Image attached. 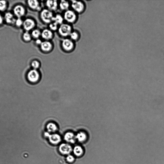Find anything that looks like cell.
Returning a JSON list of instances; mask_svg holds the SVG:
<instances>
[{
	"mask_svg": "<svg viewBox=\"0 0 164 164\" xmlns=\"http://www.w3.org/2000/svg\"><path fill=\"white\" fill-rule=\"evenodd\" d=\"M76 137L80 142H83L85 140L87 136L85 133L80 132L77 134Z\"/></svg>",
	"mask_w": 164,
	"mask_h": 164,
	"instance_id": "22",
	"label": "cell"
},
{
	"mask_svg": "<svg viewBox=\"0 0 164 164\" xmlns=\"http://www.w3.org/2000/svg\"><path fill=\"white\" fill-rule=\"evenodd\" d=\"M72 31V27L70 24L63 23L59 27L58 31L59 35L63 37L69 36Z\"/></svg>",
	"mask_w": 164,
	"mask_h": 164,
	"instance_id": "2",
	"label": "cell"
},
{
	"mask_svg": "<svg viewBox=\"0 0 164 164\" xmlns=\"http://www.w3.org/2000/svg\"><path fill=\"white\" fill-rule=\"evenodd\" d=\"M42 42H42V41L40 39H36L35 43L37 45L40 46L41 44H42Z\"/></svg>",
	"mask_w": 164,
	"mask_h": 164,
	"instance_id": "30",
	"label": "cell"
},
{
	"mask_svg": "<svg viewBox=\"0 0 164 164\" xmlns=\"http://www.w3.org/2000/svg\"><path fill=\"white\" fill-rule=\"evenodd\" d=\"M3 22V18L2 16L0 14V25L2 24Z\"/></svg>",
	"mask_w": 164,
	"mask_h": 164,
	"instance_id": "31",
	"label": "cell"
},
{
	"mask_svg": "<svg viewBox=\"0 0 164 164\" xmlns=\"http://www.w3.org/2000/svg\"><path fill=\"white\" fill-rule=\"evenodd\" d=\"M23 38V40L26 42H29L31 39V36L28 31L24 33Z\"/></svg>",
	"mask_w": 164,
	"mask_h": 164,
	"instance_id": "25",
	"label": "cell"
},
{
	"mask_svg": "<svg viewBox=\"0 0 164 164\" xmlns=\"http://www.w3.org/2000/svg\"><path fill=\"white\" fill-rule=\"evenodd\" d=\"M41 37L45 40L50 41L54 37L53 31L50 29H45L41 32Z\"/></svg>",
	"mask_w": 164,
	"mask_h": 164,
	"instance_id": "11",
	"label": "cell"
},
{
	"mask_svg": "<svg viewBox=\"0 0 164 164\" xmlns=\"http://www.w3.org/2000/svg\"><path fill=\"white\" fill-rule=\"evenodd\" d=\"M27 3L29 7L32 10L39 11L41 10L40 3L37 0H29Z\"/></svg>",
	"mask_w": 164,
	"mask_h": 164,
	"instance_id": "13",
	"label": "cell"
},
{
	"mask_svg": "<svg viewBox=\"0 0 164 164\" xmlns=\"http://www.w3.org/2000/svg\"><path fill=\"white\" fill-rule=\"evenodd\" d=\"M23 22L21 18H18L16 19L15 23L16 26L18 27H20L23 25Z\"/></svg>",
	"mask_w": 164,
	"mask_h": 164,
	"instance_id": "28",
	"label": "cell"
},
{
	"mask_svg": "<svg viewBox=\"0 0 164 164\" xmlns=\"http://www.w3.org/2000/svg\"><path fill=\"white\" fill-rule=\"evenodd\" d=\"M7 3L5 1H0V11H4L6 10Z\"/></svg>",
	"mask_w": 164,
	"mask_h": 164,
	"instance_id": "27",
	"label": "cell"
},
{
	"mask_svg": "<svg viewBox=\"0 0 164 164\" xmlns=\"http://www.w3.org/2000/svg\"><path fill=\"white\" fill-rule=\"evenodd\" d=\"M45 135L46 137H48L50 142L54 144H57L59 143L61 141L60 136L57 134L50 135L47 133H46Z\"/></svg>",
	"mask_w": 164,
	"mask_h": 164,
	"instance_id": "12",
	"label": "cell"
},
{
	"mask_svg": "<svg viewBox=\"0 0 164 164\" xmlns=\"http://www.w3.org/2000/svg\"><path fill=\"white\" fill-rule=\"evenodd\" d=\"M4 18L6 22L9 24H13L15 23L16 20L14 18L13 14L10 12L6 13Z\"/></svg>",
	"mask_w": 164,
	"mask_h": 164,
	"instance_id": "15",
	"label": "cell"
},
{
	"mask_svg": "<svg viewBox=\"0 0 164 164\" xmlns=\"http://www.w3.org/2000/svg\"><path fill=\"white\" fill-rule=\"evenodd\" d=\"M64 20L69 23H73L76 21L77 16L76 13L73 10L65 11L63 16Z\"/></svg>",
	"mask_w": 164,
	"mask_h": 164,
	"instance_id": "3",
	"label": "cell"
},
{
	"mask_svg": "<svg viewBox=\"0 0 164 164\" xmlns=\"http://www.w3.org/2000/svg\"><path fill=\"white\" fill-rule=\"evenodd\" d=\"M58 24L56 23L52 22L49 24V27L50 29L53 31H55L58 30L59 27Z\"/></svg>",
	"mask_w": 164,
	"mask_h": 164,
	"instance_id": "24",
	"label": "cell"
},
{
	"mask_svg": "<svg viewBox=\"0 0 164 164\" xmlns=\"http://www.w3.org/2000/svg\"><path fill=\"white\" fill-rule=\"evenodd\" d=\"M67 160L69 162H72L75 160V158L71 155H69L67 158Z\"/></svg>",
	"mask_w": 164,
	"mask_h": 164,
	"instance_id": "29",
	"label": "cell"
},
{
	"mask_svg": "<svg viewBox=\"0 0 164 164\" xmlns=\"http://www.w3.org/2000/svg\"><path fill=\"white\" fill-rule=\"evenodd\" d=\"M13 12L16 17L18 18H21L25 14L26 10L22 6L18 5L14 8Z\"/></svg>",
	"mask_w": 164,
	"mask_h": 164,
	"instance_id": "9",
	"label": "cell"
},
{
	"mask_svg": "<svg viewBox=\"0 0 164 164\" xmlns=\"http://www.w3.org/2000/svg\"><path fill=\"white\" fill-rule=\"evenodd\" d=\"M63 16L59 14H57L54 16L52 22H54L59 25H61L63 23L64 21Z\"/></svg>",
	"mask_w": 164,
	"mask_h": 164,
	"instance_id": "17",
	"label": "cell"
},
{
	"mask_svg": "<svg viewBox=\"0 0 164 164\" xmlns=\"http://www.w3.org/2000/svg\"><path fill=\"white\" fill-rule=\"evenodd\" d=\"M54 16L53 12L47 9L41 11L40 14L41 20L44 23L47 24H50L52 22Z\"/></svg>",
	"mask_w": 164,
	"mask_h": 164,
	"instance_id": "1",
	"label": "cell"
},
{
	"mask_svg": "<svg viewBox=\"0 0 164 164\" xmlns=\"http://www.w3.org/2000/svg\"><path fill=\"white\" fill-rule=\"evenodd\" d=\"M69 37L70 39L73 41H76L79 38V35L78 33L76 31H72Z\"/></svg>",
	"mask_w": 164,
	"mask_h": 164,
	"instance_id": "20",
	"label": "cell"
},
{
	"mask_svg": "<svg viewBox=\"0 0 164 164\" xmlns=\"http://www.w3.org/2000/svg\"><path fill=\"white\" fill-rule=\"evenodd\" d=\"M61 47L65 52H69L74 49L75 45L72 40L70 39L65 38L62 41Z\"/></svg>",
	"mask_w": 164,
	"mask_h": 164,
	"instance_id": "4",
	"label": "cell"
},
{
	"mask_svg": "<svg viewBox=\"0 0 164 164\" xmlns=\"http://www.w3.org/2000/svg\"><path fill=\"white\" fill-rule=\"evenodd\" d=\"M23 26L24 29L28 32L35 27L36 23L34 20L31 18H27L23 22Z\"/></svg>",
	"mask_w": 164,
	"mask_h": 164,
	"instance_id": "8",
	"label": "cell"
},
{
	"mask_svg": "<svg viewBox=\"0 0 164 164\" xmlns=\"http://www.w3.org/2000/svg\"><path fill=\"white\" fill-rule=\"evenodd\" d=\"M73 152L77 156H80L83 154V149L80 146H76L73 150Z\"/></svg>",
	"mask_w": 164,
	"mask_h": 164,
	"instance_id": "21",
	"label": "cell"
},
{
	"mask_svg": "<svg viewBox=\"0 0 164 164\" xmlns=\"http://www.w3.org/2000/svg\"><path fill=\"white\" fill-rule=\"evenodd\" d=\"M27 77L28 80L31 83H36L39 79V74L37 70L33 69L28 72Z\"/></svg>",
	"mask_w": 164,
	"mask_h": 164,
	"instance_id": "6",
	"label": "cell"
},
{
	"mask_svg": "<svg viewBox=\"0 0 164 164\" xmlns=\"http://www.w3.org/2000/svg\"><path fill=\"white\" fill-rule=\"evenodd\" d=\"M70 6V4L69 2L64 0L61 1L59 4L60 9L65 11L69 10Z\"/></svg>",
	"mask_w": 164,
	"mask_h": 164,
	"instance_id": "16",
	"label": "cell"
},
{
	"mask_svg": "<svg viewBox=\"0 0 164 164\" xmlns=\"http://www.w3.org/2000/svg\"><path fill=\"white\" fill-rule=\"evenodd\" d=\"M31 35L34 39H39L41 36V32L39 30L35 29L32 31Z\"/></svg>",
	"mask_w": 164,
	"mask_h": 164,
	"instance_id": "23",
	"label": "cell"
},
{
	"mask_svg": "<svg viewBox=\"0 0 164 164\" xmlns=\"http://www.w3.org/2000/svg\"><path fill=\"white\" fill-rule=\"evenodd\" d=\"M31 66L33 68V69L37 70L39 68L40 63L39 61L35 60L32 62Z\"/></svg>",
	"mask_w": 164,
	"mask_h": 164,
	"instance_id": "26",
	"label": "cell"
},
{
	"mask_svg": "<svg viewBox=\"0 0 164 164\" xmlns=\"http://www.w3.org/2000/svg\"><path fill=\"white\" fill-rule=\"evenodd\" d=\"M40 47L41 51L44 53H47L52 50L53 46L50 41L45 40L42 42L40 46Z\"/></svg>",
	"mask_w": 164,
	"mask_h": 164,
	"instance_id": "7",
	"label": "cell"
},
{
	"mask_svg": "<svg viewBox=\"0 0 164 164\" xmlns=\"http://www.w3.org/2000/svg\"><path fill=\"white\" fill-rule=\"evenodd\" d=\"M71 5L73 10L78 14L83 13L85 10V4L81 1H72Z\"/></svg>",
	"mask_w": 164,
	"mask_h": 164,
	"instance_id": "5",
	"label": "cell"
},
{
	"mask_svg": "<svg viewBox=\"0 0 164 164\" xmlns=\"http://www.w3.org/2000/svg\"><path fill=\"white\" fill-rule=\"evenodd\" d=\"M45 4L47 9L52 12L56 11L59 6L58 2L55 0H53V1L48 0L46 2Z\"/></svg>",
	"mask_w": 164,
	"mask_h": 164,
	"instance_id": "10",
	"label": "cell"
},
{
	"mask_svg": "<svg viewBox=\"0 0 164 164\" xmlns=\"http://www.w3.org/2000/svg\"><path fill=\"white\" fill-rule=\"evenodd\" d=\"M59 151L63 154H67L70 153L72 151V147L67 144H63L59 147Z\"/></svg>",
	"mask_w": 164,
	"mask_h": 164,
	"instance_id": "14",
	"label": "cell"
},
{
	"mask_svg": "<svg viewBox=\"0 0 164 164\" xmlns=\"http://www.w3.org/2000/svg\"><path fill=\"white\" fill-rule=\"evenodd\" d=\"M64 138L65 141L71 143L75 142V137L74 134L71 133H68L65 134Z\"/></svg>",
	"mask_w": 164,
	"mask_h": 164,
	"instance_id": "18",
	"label": "cell"
},
{
	"mask_svg": "<svg viewBox=\"0 0 164 164\" xmlns=\"http://www.w3.org/2000/svg\"><path fill=\"white\" fill-rule=\"evenodd\" d=\"M47 129L49 132L54 133L57 129L56 125L53 123L48 124L47 126Z\"/></svg>",
	"mask_w": 164,
	"mask_h": 164,
	"instance_id": "19",
	"label": "cell"
}]
</instances>
